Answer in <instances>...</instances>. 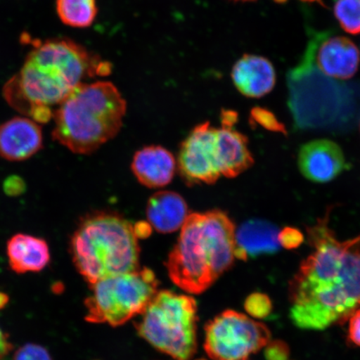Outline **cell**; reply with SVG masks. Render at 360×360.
I'll return each instance as SVG.
<instances>
[{"label":"cell","mask_w":360,"mask_h":360,"mask_svg":"<svg viewBox=\"0 0 360 360\" xmlns=\"http://www.w3.org/2000/svg\"><path fill=\"white\" fill-rule=\"evenodd\" d=\"M90 288L85 319L116 327L145 311L157 294L158 281L154 272L145 268L103 278Z\"/></svg>","instance_id":"8"},{"label":"cell","mask_w":360,"mask_h":360,"mask_svg":"<svg viewBox=\"0 0 360 360\" xmlns=\"http://www.w3.org/2000/svg\"><path fill=\"white\" fill-rule=\"evenodd\" d=\"M136 226L111 213L89 214L79 222L70 241L75 266L89 285L139 269Z\"/></svg>","instance_id":"5"},{"label":"cell","mask_w":360,"mask_h":360,"mask_svg":"<svg viewBox=\"0 0 360 360\" xmlns=\"http://www.w3.org/2000/svg\"><path fill=\"white\" fill-rule=\"evenodd\" d=\"M56 11L60 20L73 28L91 26L98 13L96 0H56Z\"/></svg>","instance_id":"20"},{"label":"cell","mask_w":360,"mask_h":360,"mask_svg":"<svg viewBox=\"0 0 360 360\" xmlns=\"http://www.w3.org/2000/svg\"><path fill=\"white\" fill-rule=\"evenodd\" d=\"M270 336L264 323L226 310L206 326L205 349L213 360H247L269 344Z\"/></svg>","instance_id":"9"},{"label":"cell","mask_w":360,"mask_h":360,"mask_svg":"<svg viewBox=\"0 0 360 360\" xmlns=\"http://www.w3.org/2000/svg\"><path fill=\"white\" fill-rule=\"evenodd\" d=\"M305 51L311 56L319 70L331 78L349 79L358 70L359 49L344 36L314 34Z\"/></svg>","instance_id":"11"},{"label":"cell","mask_w":360,"mask_h":360,"mask_svg":"<svg viewBox=\"0 0 360 360\" xmlns=\"http://www.w3.org/2000/svg\"><path fill=\"white\" fill-rule=\"evenodd\" d=\"M201 360H205V359H201Z\"/></svg>","instance_id":"32"},{"label":"cell","mask_w":360,"mask_h":360,"mask_svg":"<svg viewBox=\"0 0 360 360\" xmlns=\"http://www.w3.org/2000/svg\"><path fill=\"white\" fill-rule=\"evenodd\" d=\"M276 225L264 220H250L236 231V259L246 260L260 255H272L281 249Z\"/></svg>","instance_id":"18"},{"label":"cell","mask_w":360,"mask_h":360,"mask_svg":"<svg viewBox=\"0 0 360 360\" xmlns=\"http://www.w3.org/2000/svg\"><path fill=\"white\" fill-rule=\"evenodd\" d=\"M42 146L41 127L33 120L15 117L0 126V156L4 160H28Z\"/></svg>","instance_id":"13"},{"label":"cell","mask_w":360,"mask_h":360,"mask_svg":"<svg viewBox=\"0 0 360 360\" xmlns=\"http://www.w3.org/2000/svg\"><path fill=\"white\" fill-rule=\"evenodd\" d=\"M304 236L300 229L295 227H285L278 233V242L281 247L287 250H295L303 244Z\"/></svg>","instance_id":"25"},{"label":"cell","mask_w":360,"mask_h":360,"mask_svg":"<svg viewBox=\"0 0 360 360\" xmlns=\"http://www.w3.org/2000/svg\"><path fill=\"white\" fill-rule=\"evenodd\" d=\"M252 119L270 131L287 134L285 126L278 120L276 115L263 108H255L251 112Z\"/></svg>","instance_id":"23"},{"label":"cell","mask_w":360,"mask_h":360,"mask_svg":"<svg viewBox=\"0 0 360 360\" xmlns=\"http://www.w3.org/2000/svg\"><path fill=\"white\" fill-rule=\"evenodd\" d=\"M8 264L13 272L41 271L51 261L48 243L41 238L17 233L7 243Z\"/></svg>","instance_id":"17"},{"label":"cell","mask_w":360,"mask_h":360,"mask_svg":"<svg viewBox=\"0 0 360 360\" xmlns=\"http://www.w3.org/2000/svg\"><path fill=\"white\" fill-rule=\"evenodd\" d=\"M298 165L301 174L314 183H328L347 168L343 150L328 139H318L300 148Z\"/></svg>","instance_id":"12"},{"label":"cell","mask_w":360,"mask_h":360,"mask_svg":"<svg viewBox=\"0 0 360 360\" xmlns=\"http://www.w3.org/2000/svg\"><path fill=\"white\" fill-rule=\"evenodd\" d=\"M13 349V345L8 340V335L0 330V359L6 356V354L11 352Z\"/></svg>","instance_id":"28"},{"label":"cell","mask_w":360,"mask_h":360,"mask_svg":"<svg viewBox=\"0 0 360 360\" xmlns=\"http://www.w3.org/2000/svg\"><path fill=\"white\" fill-rule=\"evenodd\" d=\"M289 106L300 129L332 128L360 115V82H341L323 74L304 52L287 74Z\"/></svg>","instance_id":"6"},{"label":"cell","mask_w":360,"mask_h":360,"mask_svg":"<svg viewBox=\"0 0 360 360\" xmlns=\"http://www.w3.org/2000/svg\"><path fill=\"white\" fill-rule=\"evenodd\" d=\"M235 224L221 210L188 214L169 255V276L180 289L200 294L236 259Z\"/></svg>","instance_id":"3"},{"label":"cell","mask_w":360,"mask_h":360,"mask_svg":"<svg viewBox=\"0 0 360 360\" xmlns=\"http://www.w3.org/2000/svg\"><path fill=\"white\" fill-rule=\"evenodd\" d=\"M301 1L309 3L318 2L319 4L322 3V0H301Z\"/></svg>","instance_id":"30"},{"label":"cell","mask_w":360,"mask_h":360,"mask_svg":"<svg viewBox=\"0 0 360 360\" xmlns=\"http://www.w3.org/2000/svg\"><path fill=\"white\" fill-rule=\"evenodd\" d=\"M231 77L238 92L249 98H261L276 85L274 68L267 58L245 55L233 65Z\"/></svg>","instance_id":"15"},{"label":"cell","mask_w":360,"mask_h":360,"mask_svg":"<svg viewBox=\"0 0 360 360\" xmlns=\"http://www.w3.org/2000/svg\"><path fill=\"white\" fill-rule=\"evenodd\" d=\"M245 307L248 314L257 319L267 317L271 313V300L266 295L255 292L248 297Z\"/></svg>","instance_id":"22"},{"label":"cell","mask_w":360,"mask_h":360,"mask_svg":"<svg viewBox=\"0 0 360 360\" xmlns=\"http://www.w3.org/2000/svg\"><path fill=\"white\" fill-rule=\"evenodd\" d=\"M265 357L267 360H288L290 350L285 342L273 341L265 346Z\"/></svg>","instance_id":"26"},{"label":"cell","mask_w":360,"mask_h":360,"mask_svg":"<svg viewBox=\"0 0 360 360\" xmlns=\"http://www.w3.org/2000/svg\"><path fill=\"white\" fill-rule=\"evenodd\" d=\"M229 115L224 119L222 127L217 128L219 165L221 176L236 178L253 165L254 158L248 139L233 127L236 115L231 119Z\"/></svg>","instance_id":"14"},{"label":"cell","mask_w":360,"mask_h":360,"mask_svg":"<svg viewBox=\"0 0 360 360\" xmlns=\"http://www.w3.org/2000/svg\"><path fill=\"white\" fill-rule=\"evenodd\" d=\"M132 169L139 183L148 188L167 186L173 179L176 161L161 146H148L134 155Z\"/></svg>","instance_id":"16"},{"label":"cell","mask_w":360,"mask_h":360,"mask_svg":"<svg viewBox=\"0 0 360 360\" xmlns=\"http://www.w3.org/2000/svg\"><path fill=\"white\" fill-rule=\"evenodd\" d=\"M8 302V297L7 295L2 294L0 292V308L4 307Z\"/></svg>","instance_id":"29"},{"label":"cell","mask_w":360,"mask_h":360,"mask_svg":"<svg viewBox=\"0 0 360 360\" xmlns=\"http://www.w3.org/2000/svg\"><path fill=\"white\" fill-rule=\"evenodd\" d=\"M335 15L346 32L360 33V0H337Z\"/></svg>","instance_id":"21"},{"label":"cell","mask_w":360,"mask_h":360,"mask_svg":"<svg viewBox=\"0 0 360 360\" xmlns=\"http://www.w3.org/2000/svg\"><path fill=\"white\" fill-rule=\"evenodd\" d=\"M197 304L191 296L164 290L136 323L139 335L175 360H191L197 349Z\"/></svg>","instance_id":"7"},{"label":"cell","mask_w":360,"mask_h":360,"mask_svg":"<svg viewBox=\"0 0 360 360\" xmlns=\"http://www.w3.org/2000/svg\"><path fill=\"white\" fill-rule=\"evenodd\" d=\"M178 165L188 183L212 184L217 181L221 177L217 128L209 122L196 126L180 147Z\"/></svg>","instance_id":"10"},{"label":"cell","mask_w":360,"mask_h":360,"mask_svg":"<svg viewBox=\"0 0 360 360\" xmlns=\"http://www.w3.org/2000/svg\"><path fill=\"white\" fill-rule=\"evenodd\" d=\"M146 215L156 231L169 233L181 229L188 216L186 200L172 191L158 192L148 201Z\"/></svg>","instance_id":"19"},{"label":"cell","mask_w":360,"mask_h":360,"mask_svg":"<svg viewBox=\"0 0 360 360\" xmlns=\"http://www.w3.org/2000/svg\"><path fill=\"white\" fill-rule=\"evenodd\" d=\"M306 231L314 251L290 283V318L303 330H322L360 306V236L338 240L328 213Z\"/></svg>","instance_id":"1"},{"label":"cell","mask_w":360,"mask_h":360,"mask_svg":"<svg viewBox=\"0 0 360 360\" xmlns=\"http://www.w3.org/2000/svg\"><path fill=\"white\" fill-rule=\"evenodd\" d=\"M111 65L66 39L38 41L19 74L8 80L4 96L13 109L39 123L53 118L58 106L83 80L111 73Z\"/></svg>","instance_id":"2"},{"label":"cell","mask_w":360,"mask_h":360,"mask_svg":"<svg viewBox=\"0 0 360 360\" xmlns=\"http://www.w3.org/2000/svg\"><path fill=\"white\" fill-rule=\"evenodd\" d=\"M126 109L115 84H81L53 112V139L75 154H91L120 132Z\"/></svg>","instance_id":"4"},{"label":"cell","mask_w":360,"mask_h":360,"mask_svg":"<svg viewBox=\"0 0 360 360\" xmlns=\"http://www.w3.org/2000/svg\"><path fill=\"white\" fill-rule=\"evenodd\" d=\"M13 360H52V358L42 346L27 344L16 351Z\"/></svg>","instance_id":"24"},{"label":"cell","mask_w":360,"mask_h":360,"mask_svg":"<svg viewBox=\"0 0 360 360\" xmlns=\"http://www.w3.org/2000/svg\"><path fill=\"white\" fill-rule=\"evenodd\" d=\"M349 340L360 347V308L355 310L349 318Z\"/></svg>","instance_id":"27"},{"label":"cell","mask_w":360,"mask_h":360,"mask_svg":"<svg viewBox=\"0 0 360 360\" xmlns=\"http://www.w3.org/2000/svg\"><path fill=\"white\" fill-rule=\"evenodd\" d=\"M233 1H253V0H233Z\"/></svg>","instance_id":"31"}]
</instances>
